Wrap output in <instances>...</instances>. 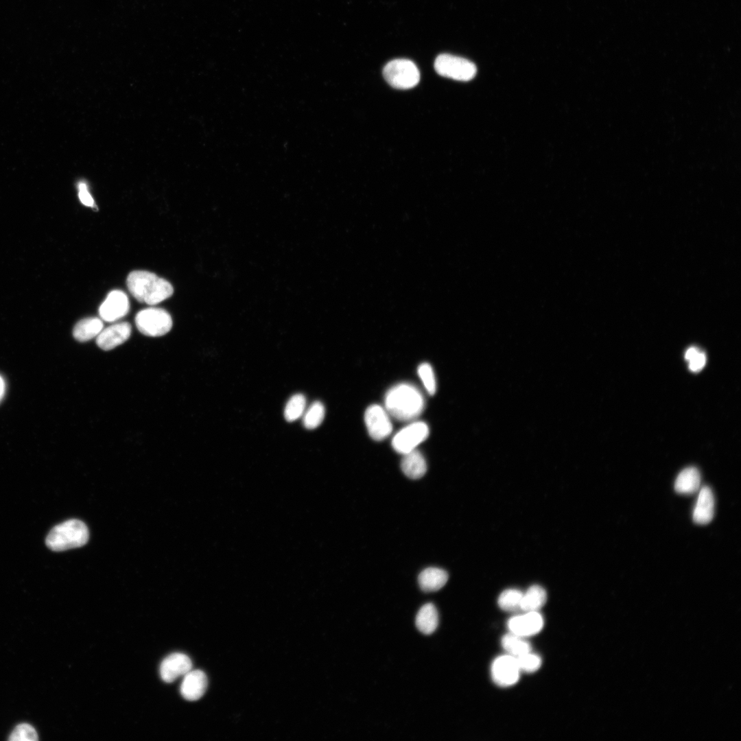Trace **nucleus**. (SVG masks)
Returning a JSON list of instances; mask_svg holds the SVG:
<instances>
[{"label": "nucleus", "mask_w": 741, "mask_h": 741, "mask_svg": "<svg viewBox=\"0 0 741 741\" xmlns=\"http://www.w3.org/2000/svg\"><path fill=\"white\" fill-rule=\"evenodd\" d=\"M131 329V325L128 322L113 324L102 330L96 337V343L102 350H111L130 338Z\"/></svg>", "instance_id": "obj_13"}, {"label": "nucleus", "mask_w": 741, "mask_h": 741, "mask_svg": "<svg viewBox=\"0 0 741 741\" xmlns=\"http://www.w3.org/2000/svg\"><path fill=\"white\" fill-rule=\"evenodd\" d=\"M521 672L532 673L537 671L542 664L541 657L532 650L516 657Z\"/></svg>", "instance_id": "obj_26"}, {"label": "nucleus", "mask_w": 741, "mask_h": 741, "mask_svg": "<svg viewBox=\"0 0 741 741\" xmlns=\"http://www.w3.org/2000/svg\"><path fill=\"white\" fill-rule=\"evenodd\" d=\"M306 406V399L302 394L293 395L287 402L284 410L285 419L290 422L294 421L303 415Z\"/></svg>", "instance_id": "obj_24"}, {"label": "nucleus", "mask_w": 741, "mask_h": 741, "mask_svg": "<svg viewBox=\"0 0 741 741\" xmlns=\"http://www.w3.org/2000/svg\"><path fill=\"white\" fill-rule=\"evenodd\" d=\"M78 196L81 202L85 206L93 207L95 204L94 200L89 193L87 186L84 183L80 182L78 184Z\"/></svg>", "instance_id": "obj_30"}, {"label": "nucleus", "mask_w": 741, "mask_h": 741, "mask_svg": "<svg viewBox=\"0 0 741 741\" xmlns=\"http://www.w3.org/2000/svg\"><path fill=\"white\" fill-rule=\"evenodd\" d=\"M418 374L427 392L433 395L436 390V383L433 369L430 364L422 363L418 367Z\"/></svg>", "instance_id": "obj_28"}, {"label": "nucleus", "mask_w": 741, "mask_h": 741, "mask_svg": "<svg viewBox=\"0 0 741 741\" xmlns=\"http://www.w3.org/2000/svg\"><path fill=\"white\" fill-rule=\"evenodd\" d=\"M516 657L508 654L496 657L491 666L493 681L499 687H510L515 685L520 677Z\"/></svg>", "instance_id": "obj_8"}, {"label": "nucleus", "mask_w": 741, "mask_h": 741, "mask_svg": "<svg viewBox=\"0 0 741 741\" xmlns=\"http://www.w3.org/2000/svg\"><path fill=\"white\" fill-rule=\"evenodd\" d=\"M401 467L404 474L411 479H419L427 471L425 459L416 449L403 454Z\"/></svg>", "instance_id": "obj_17"}, {"label": "nucleus", "mask_w": 741, "mask_h": 741, "mask_svg": "<svg viewBox=\"0 0 741 741\" xmlns=\"http://www.w3.org/2000/svg\"><path fill=\"white\" fill-rule=\"evenodd\" d=\"M546 600L545 590L540 585H532L525 593H523L521 610L524 612L539 611L545 604Z\"/></svg>", "instance_id": "obj_21"}, {"label": "nucleus", "mask_w": 741, "mask_h": 741, "mask_svg": "<svg viewBox=\"0 0 741 741\" xmlns=\"http://www.w3.org/2000/svg\"><path fill=\"white\" fill-rule=\"evenodd\" d=\"M425 399L414 385L401 383L390 388L385 396V409L399 421L415 420L423 412Z\"/></svg>", "instance_id": "obj_1"}, {"label": "nucleus", "mask_w": 741, "mask_h": 741, "mask_svg": "<svg viewBox=\"0 0 741 741\" xmlns=\"http://www.w3.org/2000/svg\"><path fill=\"white\" fill-rule=\"evenodd\" d=\"M139 331L148 336L158 337L168 333L172 327V319L165 309L150 307L141 309L135 316Z\"/></svg>", "instance_id": "obj_5"}, {"label": "nucleus", "mask_w": 741, "mask_h": 741, "mask_svg": "<svg viewBox=\"0 0 741 741\" xmlns=\"http://www.w3.org/2000/svg\"><path fill=\"white\" fill-rule=\"evenodd\" d=\"M543 625V618L539 611H526L511 617L507 622L510 633L525 638L539 633Z\"/></svg>", "instance_id": "obj_11"}, {"label": "nucleus", "mask_w": 741, "mask_h": 741, "mask_svg": "<svg viewBox=\"0 0 741 741\" xmlns=\"http://www.w3.org/2000/svg\"><path fill=\"white\" fill-rule=\"evenodd\" d=\"M4 391H5V384H4L3 379L0 376V400L1 399L2 397L3 396Z\"/></svg>", "instance_id": "obj_31"}, {"label": "nucleus", "mask_w": 741, "mask_h": 741, "mask_svg": "<svg viewBox=\"0 0 741 741\" xmlns=\"http://www.w3.org/2000/svg\"><path fill=\"white\" fill-rule=\"evenodd\" d=\"M523 592L517 589H507L503 591L498 599L499 608L508 612H516L521 610Z\"/></svg>", "instance_id": "obj_23"}, {"label": "nucleus", "mask_w": 741, "mask_h": 741, "mask_svg": "<svg viewBox=\"0 0 741 741\" xmlns=\"http://www.w3.org/2000/svg\"><path fill=\"white\" fill-rule=\"evenodd\" d=\"M103 327V322L100 318H86L76 323L73 329V336L79 342H86L97 337Z\"/></svg>", "instance_id": "obj_19"}, {"label": "nucleus", "mask_w": 741, "mask_h": 741, "mask_svg": "<svg viewBox=\"0 0 741 741\" xmlns=\"http://www.w3.org/2000/svg\"><path fill=\"white\" fill-rule=\"evenodd\" d=\"M714 497L710 487L703 486L698 493L693 512V521L700 525L709 524L714 515Z\"/></svg>", "instance_id": "obj_15"}, {"label": "nucleus", "mask_w": 741, "mask_h": 741, "mask_svg": "<svg viewBox=\"0 0 741 741\" xmlns=\"http://www.w3.org/2000/svg\"><path fill=\"white\" fill-rule=\"evenodd\" d=\"M325 410L320 401L314 402L303 414V425L307 429L312 430L318 427L325 417Z\"/></svg>", "instance_id": "obj_25"}, {"label": "nucleus", "mask_w": 741, "mask_h": 741, "mask_svg": "<svg viewBox=\"0 0 741 741\" xmlns=\"http://www.w3.org/2000/svg\"><path fill=\"white\" fill-rule=\"evenodd\" d=\"M191 668L192 662L187 655L175 652L163 659L160 666V674L165 682L172 683L185 675Z\"/></svg>", "instance_id": "obj_12"}, {"label": "nucleus", "mask_w": 741, "mask_h": 741, "mask_svg": "<svg viewBox=\"0 0 741 741\" xmlns=\"http://www.w3.org/2000/svg\"><path fill=\"white\" fill-rule=\"evenodd\" d=\"M701 473L694 467H688L683 469L677 475L674 482V490L677 493L683 495L694 494L701 486Z\"/></svg>", "instance_id": "obj_16"}, {"label": "nucleus", "mask_w": 741, "mask_h": 741, "mask_svg": "<svg viewBox=\"0 0 741 741\" xmlns=\"http://www.w3.org/2000/svg\"><path fill=\"white\" fill-rule=\"evenodd\" d=\"M501 644L506 654L515 657H519L532 650L531 644L525 637L510 632L502 637Z\"/></svg>", "instance_id": "obj_22"}, {"label": "nucleus", "mask_w": 741, "mask_h": 741, "mask_svg": "<svg viewBox=\"0 0 741 741\" xmlns=\"http://www.w3.org/2000/svg\"><path fill=\"white\" fill-rule=\"evenodd\" d=\"M429 436V427L421 421L412 422L400 430L392 438L393 449L401 454H405L424 441Z\"/></svg>", "instance_id": "obj_7"}, {"label": "nucleus", "mask_w": 741, "mask_h": 741, "mask_svg": "<svg viewBox=\"0 0 741 741\" xmlns=\"http://www.w3.org/2000/svg\"><path fill=\"white\" fill-rule=\"evenodd\" d=\"M434 69L440 75L458 81L471 80L477 72L475 65L471 61L447 54L437 56Z\"/></svg>", "instance_id": "obj_6"}, {"label": "nucleus", "mask_w": 741, "mask_h": 741, "mask_svg": "<svg viewBox=\"0 0 741 741\" xmlns=\"http://www.w3.org/2000/svg\"><path fill=\"white\" fill-rule=\"evenodd\" d=\"M383 75L390 86L399 89L413 88L420 80V72L416 65L408 59L390 61L384 67Z\"/></svg>", "instance_id": "obj_4"}, {"label": "nucleus", "mask_w": 741, "mask_h": 741, "mask_svg": "<svg viewBox=\"0 0 741 741\" xmlns=\"http://www.w3.org/2000/svg\"><path fill=\"white\" fill-rule=\"evenodd\" d=\"M416 628L425 635L432 634L438 625V613L436 607L432 603L424 604L417 613L416 617Z\"/></svg>", "instance_id": "obj_20"}, {"label": "nucleus", "mask_w": 741, "mask_h": 741, "mask_svg": "<svg viewBox=\"0 0 741 741\" xmlns=\"http://www.w3.org/2000/svg\"><path fill=\"white\" fill-rule=\"evenodd\" d=\"M447 573L440 568L429 567L421 572L418 578L421 589L425 592L436 591L447 582Z\"/></svg>", "instance_id": "obj_18"}, {"label": "nucleus", "mask_w": 741, "mask_h": 741, "mask_svg": "<svg viewBox=\"0 0 741 741\" xmlns=\"http://www.w3.org/2000/svg\"><path fill=\"white\" fill-rule=\"evenodd\" d=\"M126 283L134 298L140 303L150 305L162 302L174 292V288L169 281L149 271H132L127 277Z\"/></svg>", "instance_id": "obj_2"}, {"label": "nucleus", "mask_w": 741, "mask_h": 741, "mask_svg": "<svg viewBox=\"0 0 741 741\" xmlns=\"http://www.w3.org/2000/svg\"><path fill=\"white\" fill-rule=\"evenodd\" d=\"M89 539L86 524L78 519H69L54 527L46 537L47 546L60 552L84 545Z\"/></svg>", "instance_id": "obj_3"}, {"label": "nucleus", "mask_w": 741, "mask_h": 741, "mask_svg": "<svg viewBox=\"0 0 741 741\" xmlns=\"http://www.w3.org/2000/svg\"><path fill=\"white\" fill-rule=\"evenodd\" d=\"M685 359L688 362L689 369L694 373L701 370L707 361L705 353L696 346H691L686 350Z\"/></svg>", "instance_id": "obj_27"}, {"label": "nucleus", "mask_w": 741, "mask_h": 741, "mask_svg": "<svg viewBox=\"0 0 741 741\" xmlns=\"http://www.w3.org/2000/svg\"><path fill=\"white\" fill-rule=\"evenodd\" d=\"M130 310L129 299L122 290L109 292L99 307L100 318L108 322H115L126 316Z\"/></svg>", "instance_id": "obj_10"}, {"label": "nucleus", "mask_w": 741, "mask_h": 741, "mask_svg": "<svg viewBox=\"0 0 741 741\" xmlns=\"http://www.w3.org/2000/svg\"><path fill=\"white\" fill-rule=\"evenodd\" d=\"M364 421L370 436L375 440H382L391 434L392 425L386 410L373 404L367 408Z\"/></svg>", "instance_id": "obj_9"}, {"label": "nucleus", "mask_w": 741, "mask_h": 741, "mask_svg": "<svg viewBox=\"0 0 741 741\" xmlns=\"http://www.w3.org/2000/svg\"><path fill=\"white\" fill-rule=\"evenodd\" d=\"M180 685V693L187 701H194L200 698L207 687V678L201 670H191L183 676Z\"/></svg>", "instance_id": "obj_14"}, {"label": "nucleus", "mask_w": 741, "mask_h": 741, "mask_svg": "<svg viewBox=\"0 0 741 741\" xmlns=\"http://www.w3.org/2000/svg\"><path fill=\"white\" fill-rule=\"evenodd\" d=\"M9 740L12 741H35L38 740V736L35 729L31 725L21 724L14 729L10 736Z\"/></svg>", "instance_id": "obj_29"}]
</instances>
